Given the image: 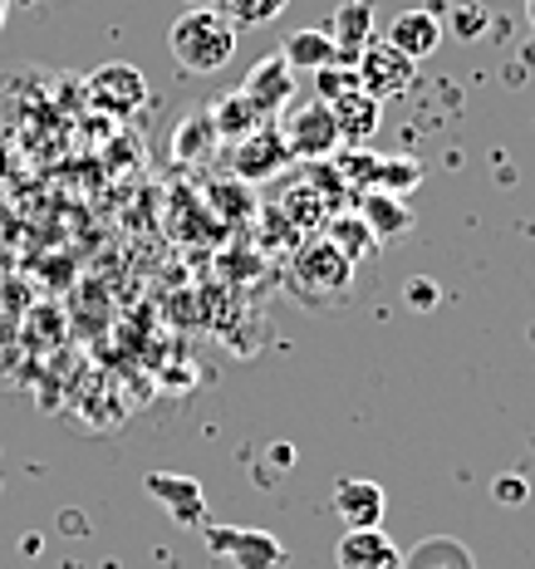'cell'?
<instances>
[{"label": "cell", "mask_w": 535, "mask_h": 569, "mask_svg": "<svg viewBox=\"0 0 535 569\" xmlns=\"http://www.w3.org/2000/svg\"><path fill=\"white\" fill-rule=\"evenodd\" d=\"M354 74H359V89L368 99H398V93L413 89V79H418V64L413 59H403L388 40H368L359 59H354Z\"/></svg>", "instance_id": "5b68a950"}, {"label": "cell", "mask_w": 535, "mask_h": 569, "mask_svg": "<svg viewBox=\"0 0 535 569\" xmlns=\"http://www.w3.org/2000/svg\"><path fill=\"white\" fill-rule=\"evenodd\" d=\"M142 491L172 516V526L182 530H201L207 526V496H201V481L192 477H177V471H148L142 477Z\"/></svg>", "instance_id": "52a82bcc"}, {"label": "cell", "mask_w": 535, "mask_h": 569, "mask_svg": "<svg viewBox=\"0 0 535 569\" xmlns=\"http://www.w3.org/2000/svg\"><path fill=\"white\" fill-rule=\"evenodd\" d=\"M217 0H187V10H211Z\"/></svg>", "instance_id": "4316f807"}, {"label": "cell", "mask_w": 535, "mask_h": 569, "mask_svg": "<svg viewBox=\"0 0 535 569\" xmlns=\"http://www.w3.org/2000/svg\"><path fill=\"white\" fill-rule=\"evenodd\" d=\"M349 280H354V266L325 241V236H310V241H305L300 251H295V260H290L295 295H300V300H310V305L339 300V295L349 290Z\"/></svg>", "instance_id": "3957f363"}, {"label": "cell", "mask_w": 535, "mask_h": 569, "mask_svg": "<svg viewBox=\"0 0 535 569\" xmlns=\"http://www.w3.org/2000/svg\"><path fill=\"white\" fill-rule=\"evenodd\" d=\"M325 241L335 246V251H339L344 260H349V266H359V260L378 256V241H374V231L364 227V217H359V211H339V217H329Z\"/></svg>", "instance_id": "ac0fdd59"}, {"label": "cell", "mask_w": 535, "mask_h": 569, "mask_svg": "<svg viewBox=\"0 0 535 569\" xmlns=\"http://www.w3.org/2000/svg\"><path fill=\"white\" fill-rule=\"evenodd\" d=\"M207 118H211V133H217V142H231V148H236V142H241L246 133H256V128L266 123V118L256 113V103L246 99L241 89H231L226 99L211 103Z\"/></svg>", "instance_id": "2e32d148"}, {"label": "cell", "mask_w": 535, "mask_h": 569, "mask_svg": "<svg viewBox=\"0 0 535 569\" xmlns=\"http://www.w3.org/2000/svg\"><path fill=\"white\" fill-rule=\"evenodd\" d=\"M6 16H10V0H0V26H6Z\"/></svg>", "instance_id": "83f0119b"}, {"label": "cell", "mask_w": 535, "mask_h": 569, "mask_svg": "<svg viewBox=\"0 0 535 569\" xmlns=\"http://www.w3.org/2000/svg\"><path fill=\"white\" fill-rule=\"evenodd\" d=\"M329 506H335V516L344 520V530H378L384 526V511H388V496H384V486L368 477H344V481H335Z\"/></svg>", "instance_id": "30bf717a"}, {"label": "cell", "mask_w": 535, "mask_h": 569, "mask_svg": "<svg viewBox=\"0 0 535 569\" xmlns=\"http://www.w3.org/2000/svg\"><path fill=\"white\" fill-rule=\"evenodd\" d=\"M359 217L364 227L374 231V241H398V236L413 231V207L408 197H394V192H378V187H368V192L359 197Z\"/></svg>", "instance_id": "5bb4252c"}, {"label": "cell", "mask_w": 535, "mask_h": 569, "mask_svg": "<svg viewBox=\"0 0 535 569\" xmlns=\"http://www.w3.org/2000/svg\"><path fill=\"white\" fill-rule=\"evenodd\" d=\"M280 54H285V64H290V69H310V74L339 59L335 40H329V34L319 30V26H315V30H295L290 40H285V50H280Z\"/></svg>", "instance_id": "d6986e66"}, {"label": "cell", "mask_w": 535, "mask_h": 569, "mask_svg": "<svg viewBox=\"0 0 535 569\" xmlns=\"http://www.w3.org/2000/svg\"><path fill=\"white\" fill-rule=\"evenodd\" d=\"M285 201H290V221H295V227H315V217H325V207H329L325 192H319V182L295 187Z\"/></svg>", "instance_id": "603a6c76"}, {"label": "cell", "mask_w": 535, "mask_h": 569, "mask_svg": "<svg viewBox=\"0 0 535 569\" xmlns=\"http://www.w3.org/2000/svg\"><path fill=\"white\" fill-rule=\"evenodd\" d=\"M335 565L339 569H403V550L378 530H344L335 545Z\"/></svg>", "instance_id": "8fae6325"}, {"label": "cell", "mask_w": 535, "mask_h": 569, "mask_svg": "<svg viewBox=\"0 0 535 569\" xmlns=\"http://www.w3.org/2000/svg\"><path fill=\"white\" fill-rule=\"evenodd\" d=\"M329 113H335V128H339V142H368L384 128V103L368 99L364 89H349L339 93L335 103H329Z\"/></svg>", "instance_id": "9a60e30c"}, {"label": "cell", "mask_w": 535, "mask_h": 569, "mask_svg": "<svg viewBox=\"0 0 535 569\" xmlns=\"http://www.w3.org/2000/svg\"><path fill=\"white\" fill-rule=\"evenodd\" d=\"M403 569H477V560L457 536H427L403 555Z\"/></svg>", "instance_id": "e0dca14e"}, {"label": "cell", "mask_w": 535, "mask_h": 569, "mask_svg": "<svg viewBox=\"0 0 535 569\" xmlns=\"http://www.w3.org/2000/svg\"><path fill=\"white\" fill-rule=\"evenodd\" d=\"M423 162L418 158H378V168H374V187L378 192H394V197H408L413 187L423 182Z\"/></svg>", "instance_id": "7402d4cb"}, {"label": "cell", "mask_w": 535, "mask_h": 569, "mask_svg": "<svg viewBox=\"0 0 535 569\" xmlns=\"http://www.w3.org/2000/svg\"><path fill=\"white\" fill-rule=\"evenodd\" d=\"M526 496H531V481L521 477V471H502V477L492 481V501L496 506H526Z\"/></svg>", "instance_id": "d4e9b609"}, {"label": "cell", "mask_w": 535, "mask_h": 569, "mask_svg": "<svg viewBox=\"0 0 535 569\" xmlns=\"http://www.w3.org/2000/svg\"><path fill=\"white\" fill-rule=\"evenodd\" d=\"M325 34H329V40H335L339 64H354L364 44L374 40V0H344V6L335 10V16H329Z\"/></svg>", "instance_id": "4fadbf2b"}, {"label": "cell", "mask_w": 535, "mask_h": 569, "mask_svg": "<svg viewBox=\"0 0 535 569\" xmlns=\"http://www.w3.org/2000/svg\"><path fill=\"white\" fill-rule=\"evenodd\" d=\"M241 93L256 103V113L266 118V123H276L280 109H290V99H295V69L285 64L280 50L256 59V64L246 69V79H241Z\"/></svg>", "instance_id": "ba28073f"}, {"label": "cell", "mask_w": 535, "mask_h": 569, "mask_svg": "<svg viewBox=\"0 0 535 569\" xmlns=\"http://www.w3.org/2000/svg\"><path fill=\"white\" fill-rule=\"evenodd\" d=\"M85 89H89L93 109L109 113V118H133L142 103H148V79H142L138 64H123V59H113V64H99L85 79Z\"/></svg>", "instance_id": "8992f818"}, {"label": "cell", "mask_w": 535, "mask_h": 569, "mask_svg": "<svg viewBox=\"0 0 535 569\" xmlns=\"http://www.w3.org/2000/svg\"><path fill=\"white\" fill-rule=\"evenodd\" d=\"M201 545L231 569H285L290 565V550L280 545V536L256 530V526H221V520H207V526H201Z\"/></svg>", "instance_id": "7a4b0ae2"}, {"label": "cell", "mask_w": 535, "mask_h": 569, "mask_svg": "<svg viewBox=\"0 0 535 569\" xmlns=\"http://www.w3.org/2000/svg\"><path fill=\"white\" fill-rule=\"evenodd\" d=\"M526 16H531V30H535V0H526Z\"/></svg>", "instance_id": "f1b7e54d"}, {"label": "cell", "mask_w": 535, "mask_h": 569, "mask_svg": "<svg viewBox=\"0 0 535 569\" xmlns=\"http://www.w3.org/2000/svg\"><path fill=\"white\" fill-rule=\"evenodd\" d=\"M384 40L394 44L403 59H413V64H418V59L443 50V20H437L433 10H398Z\"/></svg>", "instance_id": "7c38bea8"}, {"label": "cell", "mask_w": 535, "mask_h": 569, "mask_svg": "<svg viewBox=\"0 0 535 569\" xmlns=\"http://www.w3.org/2000/svg\"><path fill=\"white\" fill-rule=\"evenodd\" d=\"M285 6L290 0H217V16H226L236 30H256V26H270V20L285 16Z\"/></svg>", "instance_id": "ffe728a7"}, {"label": "cell", "mask_w": 535, "mask_h": 569, "mask_svg": "<svg viewBox=\"0 0 535 569\" xmlns=\"http://www.w3.org/2000/svg\"><path fill=\"white\" fill-rule=\"evenodd\" d=\"M437 300H443V290H437L433 280H423V276L408 280V305H413V310H433Z\"/></svg>", "instance_id": "484cf974"}, {"label": "cell", "mask_w": 535, "mask_h": 569, "mask_svg": "<svg viewBox=\"0 0 535 569\" xmlns=\"http://www.w3.org/2000/svg\"><path fill=\"white\" fill-rule=\"evenodd\" d=\"M211 142H217V133H211V118L207 113H187L182 123H177V133H172V152L182 162H197V158H207V152H211Z\"/></svg>", "instance_id": "44dd1931"}, {"label": "cell", "mask_w": 535, "mask_h": 569, "mask_svg": "<svg viewBox=\"0 0 535 569\" xmlns=\"http://www.w3.org/2000/svg\"><path fill=\"white\" fill-rule=\"evenodd\" d=\"M290 152H285V138L276 123H260L256 133H246L231 152V177L236 182H270V177L285 172Z\"/></svg>", "instance_id": "9c48e42d"}, {"label": "cell", "mask_w": 535, "mask_h": 569, "mask_svg": "<svg viewBox=\"0 0 535 569\" xmlns=\"http://www.w3.org/2000/svg\"><path fill=\"white\" fill-rule=\"evenodd\" d=\"M280 138H285V152L295 162H325L329 152L339 148V128H335V113H329L325 99H310L300 109H290L285 118H276Z\"/></svg>", "instance_id": "277c9868"}, {"label": "cell", "mask_w": 535, "mask_h": 569, "mask_svg": "<svg viewBox=\"0 0 535 569\" xmlns=\"http://www.w3.org/2000/svg\"><path fill=\"white\" fill-rule=\"evenodd\" d=\"M315 79H319V99L325 103H335L339 93H349V89H359V74H354V64H325V69H315Z\"/></svg>", "instance_id": "cb8c5ba5"}, {"label": "cell", "mask_w": 535, "mask_h": 569, "mask_svg": "<svg viewBox=\"0 0 535 569\" xmlns=\"http://www.w3.org/2000/svg\"><path fill=\"white\" fill-rule=\"evenodd\" d=\"M236 34L241 30L217 10H187V16L172 20L168 50L187 74H217L236 59Z\"/></svg>", "instance_id": "6da1fadb"}]
</instances>
